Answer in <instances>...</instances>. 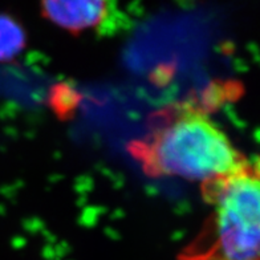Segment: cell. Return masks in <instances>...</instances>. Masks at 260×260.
<instances>
[{"label": "cell", "mask_w": 260, "mask_h": 260, "mask_svg": "<svg viewBox=\"0 0 260 260\" xmlns=\"http://www.w3.org/2000/svg\"><path fill=\"white\" fill-rule=\"evenodd\" d=\"M133 154L147 174L175 177L201 186L224 178L250 164L206 110L177 104L162 113Z\"/></svg>", "instance_id": "6da1fadb"}, {"label": "cell", "mask_w": 260, "mask_h": 260, "mask_svg": "<svg viewBox=\"0 0 260 260\" xmlns=\"http://www.w3.org/2000/svg\"><path fill=\"white\" fill-rule=\"evenodd\" d=\"M202 187L211 207L198 236L179 260H259L260 185L257 162Z\"/></svg>", "instance_id": "7a4b0ae2"}, {"label": "cell", "mask_w": 260, "mask_h": 260, "mask_svg": "<svg viewBox=\"0 0 260 260\" xmlns=\"http://www.w3.org/2000/svg\"><path fill=\"white\" fill-rule=\"evenodd\" d=\"M52 24L72 34L99 29L109 20L113 0H40Z\"/></svg>", "instance_id": "3957f363"}]
</instances>
